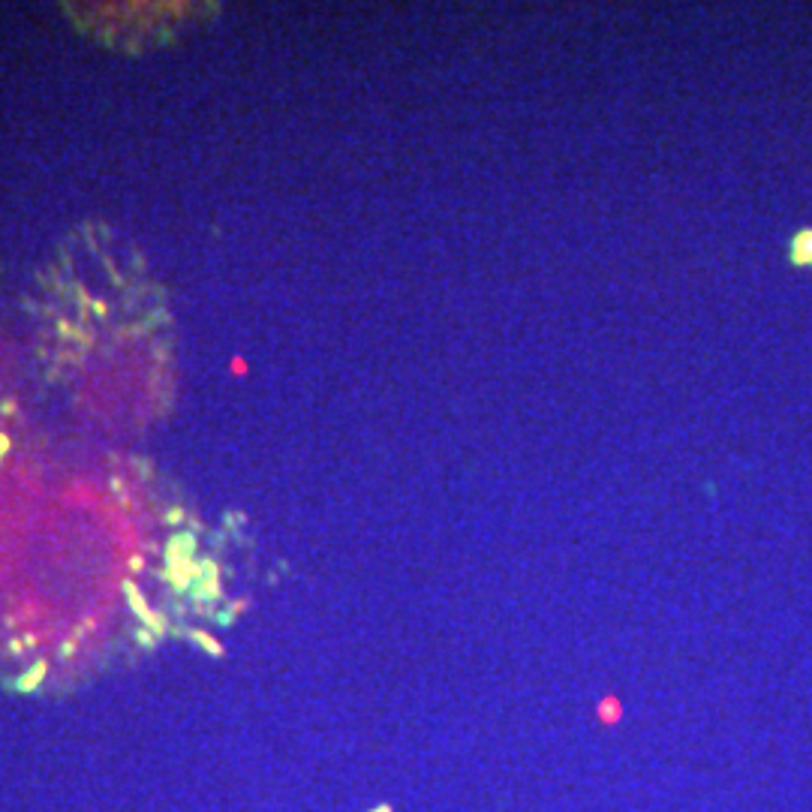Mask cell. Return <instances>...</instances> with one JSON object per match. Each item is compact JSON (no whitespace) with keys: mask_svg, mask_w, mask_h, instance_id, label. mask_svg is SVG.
<instances>
[{"mask_svg":"<svg viewBox=\"0 0 812 812\" xmlns=\"http://www.w3.org/2000/svg\"><path fill=\"white\" fill-rule=\"evenodd\" d=\"M788 259L795 265H804V269H812V229H804V232L791 238Z\"/></svg>","mask_w":812,"mask_h":812,"instance_id":"1","label":"cell"},{"mask_svg":"<svg viewBox=\"0 0 812 812\" xmlns=\"http://www.w3.org/2000/svg\"><path fill=\"white\" fill-rule=\"evenodd\" d=\"M623 704H620V699H614V695H605L599 704H596V719L602 725H617L620 719H623Z\"/></svg>","mask_w":812,"mask_h":812,"instance_id":"2","label":"cell"},{"mask_svg":"<svg viewBox=\"0 0 812 812\" xmlns=\"http://www.w3.org/2000/svg\"><path fill=\"white\" fill-rule=\"evenodd\" d=\"M377 812H391L388 807H377Z\"/></svg>","mask_w":812,"mask_h":812,"instance_id":"3","label":"cell"}]
</instances>
